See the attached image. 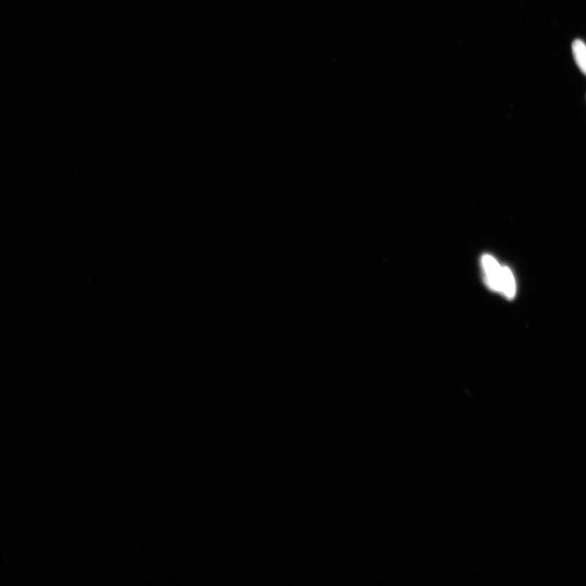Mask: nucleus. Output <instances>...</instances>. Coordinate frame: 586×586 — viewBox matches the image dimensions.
<instances>
[{
	"instance_id": "nucleus-1",
	"label": "nucleus",
	"mask_w": 586,
	"mask_h": 586,
	"mask_svg": "<svg viewBox=\"0 0 586 586\" xmlns=\"http://www.w3.org/2000/svg\"><path fill=\"white\" fill-rule=\"evenodd\" d=\"M481 263H482L485 272L486 285L491 290L500 292L504 266H501L494 256L489 254L483 256Z\"/></svg>"
},
{
	"instance_id": "nucleus-2",
	"label": "nucleus",
	"mask_w": 586,
	"mask_h": 586,
	"mask_svg": "<svg viewBox=\"0 0 586 586\" xmlns=\"http://www.w3.org/2000/svg\"><path fill=\"white\" fill-rule=\"evenodd\" d=\"M500 292L506 298H509V299H513L516 296V285L515 277L507 266H504V274H502Z\"/></svg>"
},
{
	"instance_id": "nucleus-3",
	"label": "nucleus",
	"mask_w": 586,
	"mask_h": 586,
	"mask_svg": "<svg viewBox=\"0 0 586 586\" xmlns=\"http://www.w3.org/2000/svg\"><path fill=\"white\" fill-rule=\"evenodd\" d=\"M573 54L580 70L586 75V44L582 40L577 39L573 42Z\"/></svg>"
}]
</instances>
